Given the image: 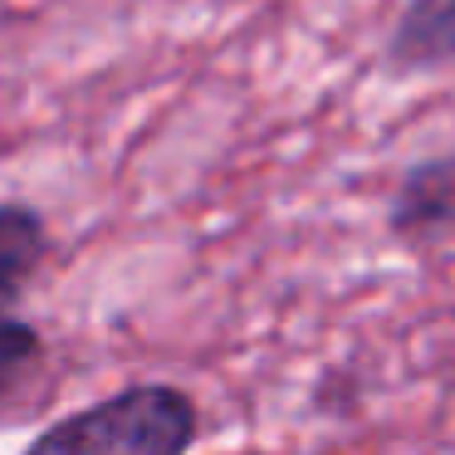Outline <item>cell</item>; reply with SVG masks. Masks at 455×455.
Instances as JSON below:
<instances>
[{
  "label": "cell",
  "instance_id": "cell-3",
  "mask_svg": "<svg viewBox=\"0 0 455 455\" xmlns=\"http://www.w3.org/2000/svg\"><path fill=\"white\" fill-rule=\"evenodd\" d=\"M392 54L402 64L455 60V0H411L392 35Z\"/></svg>",
  "mask_w": 455,
  "mask_h": 455
},
{
  "label": "cell",
  "instance_id": "cell-5",
  "mask_svg": "<svg viewBox=\"0 0 455 455\" xmlns=\"http://www.w3.org/2000/svg\"><path fill=\"white\" fill-rule=\"evenodd\" d=\"M40 357V333L30 323H15V318H0V392L15 382V377L30 372V363Z\"/></svg>",
  "mask_w": 455,
  "mask_h": 455
},
{
  "label": "cell",
  "instance_id": "cell-4",
  "mask_svg": "<svg viewBox=\"0 0 455 455\" xmlns=\"http://www.w3.org/2000/svg\"><path fill=\"white\" fill-rule=\"evenodd\" d=\"M44 255V220L30 206H0V299L30 279Z\"/></svg>",
  "mask_w": 455,
  "mask_h": 455
},
{
  "label": "cell",
  "instance_id": "cell-1",
  "mask_svg": "<svg viewBox=\"0 0 455 455\" xmlns=\"http://www.w3.org/2000/svg\"><path fill=\"white\" fill-rule=\"evenodd\" d=\"M196 435V406L177 387H128L89 411L64 416L25 455H181Z\"/></svg>",
  "mask_w": 455,
  "mask_h": 455
},
{
  "label": "cell",
  "instance_id": "cell-2",
  "mask_svg": "<svg viewBox=\"0 0 455 455\" xmlns=\"http://www.w3.org/2000/svg\"><path fill=\"white\" fill-rule=\"evenodd\" d=\"M455 216V157L421 162L396 191V230H431Z\"/></svg>",
  "mask_w": 455,
  "mask_h": 455
}]
</instances>
